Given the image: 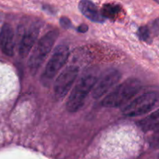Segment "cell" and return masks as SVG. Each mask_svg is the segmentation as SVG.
Wrapping results in <instances>:
<instances>
[{
  "label": "cell",
  "instance_id": "cell-9",
  "mask_svg": "<svg viewBox=\"0 0 159 159\" xmlns=\"http://www.w3.org/2000/svg\"><path fill=\"white\" fill-rule=\"evenodd\" d=\"M0 48L6 55L12 57L14 54V33L10 25L5 24L0 33Z\"/></svg>",
  "mask_w": 159,
  "mask_h": 159
},
{
  "label": "cell",
  "instance_id": "cell-13",
  "mask_svg": "<svg viewBox=\"0 0 159 159\" xmlns=\"http://www.w3.org/2000/svg\"><path fill=\"white\" fill-rule=\"evenodd\" d=\"M149 144L153 148H159V130L154 132L149 138Z\"/></svg>",
  "mask_w": 159,
  "mask_h": 159
},
{
  "label": "cell",
  "instance_id": "cell-16",
  "mask_svg": "<svg viewBox=\"0 0 159 159\" xmlns=\"http://www.w3.org/2000/svg\"><path fill=\"white\" fill-rule=\"evenodd\" d=\"M88 29H89V27L87 25L82 24L79 26V28H78V31L80 33H85V32H87Z\"/></svg>",
  "mask_w": 159,
  "mask_h": 159
},
{
  "label": "cell",
  "instance_id": "cell-5",
  "mask_svg": "<svg viewBox=\"0 0 159 159\" xmlns=\"http://www.w3.org/2000/svg\"><path fill=\"white\" fill-rule=\"evenodd\" d=\"M69 56V49L66 45H58L55 48L52 55L42 73L40 81L44 85H48L57 73L64 67Z\"/></svg>",
  "mask_w": 159,
  "mask_h": 159
},
{
  "label": "cell",
  "instance_id": "cell-3",
  "mask_svg": "<svg viewBox=\"0 0 159 159\" xmlns=\"http://www.w3.org/2000/svg\"><path fill=\"white\" fill-rule=\"evenodd\" d=\"M58 36V30H52L44 34L37 41L28 60V68L33 75L38 71L42 64L44 62Z\"/></svg>",
  "mask_w": 159,
  "mask_h": 159
},
{
  "label": "cell",
  "instance_id": "cell-10",
  "mask_svg": "<svg viewBox=\"0 0 159 159\" xmlns=\"http://www.w3.org/2000/svg\"><path fill=\"white\" fill-rule=\"evenodd\" d=\"M79 7L82 13L89 20L96 23H102L105 19L102 16L101 12L96 5L90 1H82L79 2Z\"/></svg>",
  "mask_w": 159,
  "mask_h": 159
},
{
  "label": "cell",
  "instance_id": "cell-6",
  "mask_svg": "<svg viewBox=\"0 0 159 159\" xmlns=\"http://www.w3.org/2000/svg\"><path fill=\"white\" fill-rule=\"evenodd\" d=\"M79 69L75 65H70L57 77L54 85V93L57 99H63L72 87L79 75Z\"/></svg>",
  "mask_w": 159,
  "mask_h": 159
},
{
  "label": "cell",
  "instance_id": "cell-15",
  "mask_svg": "<svg viewBox=\"0 0 159 159\" xmlns=\"http://www.w3.org/2000/svg\"><path fill=\"white\" fill-rule=\"evenodd\" d=\"M60 23L61 26H63L65 29H68V28L71 26V20L68 18H67V17H61L60 20Z\"/></svg>",
  "mask_w": 159,
  "mask_h": 159
},
{
  "label": "cell",
  "instance_id": "cell-8",
  "mask_svg": "<svg viewBox=\"0 0 159 159\" xmlns=\"http://www.w3.org/2000/svg\"><path fill=\"white\" fill-rule=\"evenodd\" d=\"M40 26L41 25L36 22L30 25L23 34L19 47V53L22 57H26L34 48L40 34Z\"/></svg>",
  "mask_w": 159,
  "mask_h": 159
},
{
  "label": "cell",
  "instance_id": "cell-4",
  "mask_svg": "<svg viewBox=\"0 0 159 159\" xmlns=\"http://www.w3.org/2000/svg\"><path fill=\"white\" fill-rule=\"evenodd\" d=\"M159 107V93H148L130 101L123 108L122 113L126 116H142Z\"/></svg>",
  "mask_w": 159,
  "mask_h": 159
},
{
  "label": "cell",
  "instance_id": "cell-1",
  "mask_svg": "<svg viewBox=\"0 0 159 159\" xmlns=\"http://www.w3.org/2000/svg\"><path fill=\"white\" fill-rule=\"evenodd\" d=\"M141 83L139 79L135 78L127 79L105 96L102 101V105L108 108H117L127 105L141 90Z\"/></svg>",
  "mask_w": 159,
  "mask_h": 159
},
{
  "label": "cell",
  "instance_id": "cell-11",
  "mask_svg": "<svg viewBox=\"0 0 159 159\" xmlns=\"http://www.w3.org/2000/svg\"><path fill=\"white\" fill-rule=\"evenodd\" d=\"M138 126L144 132L159 130V109L138 122Z\"/></svg>",
  "mask_w": 159,
  "mask_h": 159
},
{
  "label": "cell",
  "instance_id": "cell-14",
  "mask_svg": "<svg viewBox=\"0 0 159 159\" xmlns=\"http://www.w3.org/2000/svg\"><path fill=\"white\" fill-rule=\"evenodd\" d=\"M138 36L140 38L144 41H148L149 39V30L147 26H141L138 30Z\"/></svg>",
  "mask_w": 159,
  "mask_h": 159
},
{
  "label": "cell",
  "instance_id": "cell-7",
  "mask_svg": "<svg viewBox=\"0 0 159 159\" xmlns=\"http://www.w3.org/2000/svg\"><path fill=\"white\" fill-rule=\"evenodd\" d=\"M121 76V73L114 68H110L104 71L93 88L92 92L93 97L98 99L107 95L119 82Z\"/></svg>",
  "mask_w": 159,
  "mask_h": 159
},
{
  "label": "cell",
  "instance_id": "cell-2",
  "mask_svg": "<svg viewBox=\"0 0 159 159\" xmlns=\"http://www.w3.org/2000/svg\"><path fill=\"white\" fill-rule=\"evenodd\" d=\"M97 80V76L93 73L83 74L68 98L66 109L69 113H76L83 107L85 99L93 89Z\"/></svg>",
  "mask_w": 159,
  "mask_h": 159
},
{
  "label": "cell",
  "instance_id": "cell-12",
  "mask_svg": "<svg viewBox=\"0 0 159 159\" xmlns=\"http://www.w3.org/2000/svg\"><path fill=\"white\" fill-rule=\"evenodd\" d=\"M120 9V8L117 5L109 3V4L103 5V6L101 9L100 12L104 19H113L119 13Z\"/></svg>",
  "mask_w": 159,
  "mask_h": 159
}]
</instances>
